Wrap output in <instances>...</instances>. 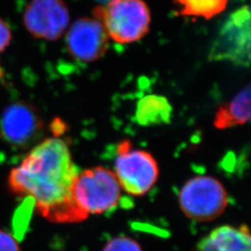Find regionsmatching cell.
Segmentation results:
<instances>
[{
	"instance_id": "cell-1",
	"label": "cell",
	"mask_w": 251,
	"mask_h": 251,
	"mask_svg": "<svg viewBox=\"0 0 251 251\" xmlns=\"http://www.w3.org/2000/svg\"><path fill=\"white\" fill-rule=\"evenodd\" d=\"M77 173L68 144L53 136L36 144L10 171L8 188L16 197L33 199L36 211L51 223H80L89 216L73 199Z\"/></svg>"
},
{
	"instance_id": "cell-2",
	"label": "cell",
	"mask_w": 251,
	"mask_h": 251,
	"mask_svg": "<svg viewBox=\"0 0 251 251\" xmlns=\"http://www.w3.org/2000/svg\"><path fill=\"white\" fill-rule=\"evenodd\" d=\"M94 16L109 38L119 44L141 40L151 25V13L144 0H108L95 9Z\"/></svg>"
},
{
	"instance_id": "cell-3",
	"label": "cell",
	"mask_w": 251,
	"mask_h": 251,
	"mask_svg": "<svg viewBox=\"0 0 251 251\" xmlns=\"http://www.w3.org/2000/svg\"><path fill=\"white\" fill-rule=\"evenodd\" d=\"M73 199L87 216L110 212L122 198V188L114 171L94 167L78 171L72 189Z\"/></svg>"
},
{
	"instance_id": "cell-4",
	"label": "cell",
	"mask_w": 251,
	"mask_h": 251,
	"mask_svg": "<svg viewBox=\"0 0 251 251\" xmlns=\"http://www.w3.org/2000/svg\"><path fill=\"white\" fill-rule=\"evenodd\" d=\"M115 174L123 191L132 197L149 193L159 178L158 164L151 152L134 149L130 141L117 144Z\"/></svg>"
},
{
	"instance_id": "cell-5",
	"label": "cell",
	"mask_w": 251,
	"mask_h": 251,
	"mask_svg": "<svg viewBox=\"0 0 251 251\" xmlns=\"http://www.w3.org/2000/svg\"><path fill=\"white\" fill-rule=\"evenodd\" d=\"M179 205L189 219L210 222L225 212L229 205V196L219 179L197 176L188 179L180 189Z\"/></svg>"
},
{
	"instance_id": "cell-6",
	"label": "cell",
	"mask_w": 251,
	"mask_h": 251,
	"mask_svg": "<svg viewBox=\"0 0 251 251\" xmlns=\"http://www.w3.org/2000/svg\"><path fill=\"white\" fill-rule=\"evenodd\" d=\"M208 60L250 66L251 9L249 6L234 10L225 20L209 50Z\"/></svg>"
},
{
	"instance_id": "cell-7",
	"label": "cell",
	"mask_w": 251,
	"mask_h": 251,
	"mask_svg": "<svg viewBox=\"0 0 251 251\" xmlns=\"http://www.w3.org/2000/svg\"><path fill=\"white\" fill-rule=\"evenodd\" d=\"M23 20L31 36L54 41L67 30L70 13L63 0H31L25 9Z\"/></svg>"
},
{
	"instance_id": "cell-8",
	"label": "cell",
	"mask_w": 251,
	"mask_h": 251,
	"mask_svg": "<svg viewBox=\"0 0 251 251\" xmlns=\"http://www.w3.org/2000/svg\"><path fill=\"white\" fill-rule=\"evenodd\" d=\"M109 40L104 27L97 19H78L66 35V46L70 54L86 63L97 61L106 53Z\"/></svg>"
},
{
	"instance_id": "cell-9",
	"label": "cell",
	"mask_w": 251,
	"mask_h": 251,
	"mask_svg": "<svg viewBox=\"0 0 251 251\" xmlns=\"http://www.w3.org/2000/svg\"><path fill=\"white\" fill-rule=\"evenodd\" d=\"M42 128L36 108L24 101L10 103L0 117V136L8 144L25 146Z\"/></svg>"
},
{
	"instance_id": "cell-10",
	"label": "cell",
	"mask_w": 251,
	"mask_h": 251,
	"mask_svg": "<svg viewBox=\"0 0 251 251\" xmlns=\"http://www.w3.org/2000/svg\"><path fill=\"white\" fill-rule=\"evenodd\" d=\"M198 251H251L250 229L246 225L220 226L199 242Z\"/></svg>"
},
{
	"instance_id": "cell-11",
	"label": "cell",
	"mask_w": 251,
	"mask_h": 251,
	"mask_svg": "<svg viewBox=\"0 0 251 251\" xmlns=\"http://www.w3.org/2000/svg\"><path fill=\"white\" fill-rule=\"evenodd\" d=\"M251 86L248 85L216 112L214 126L226 129L247 124L251 119Z\"/></svg>"
},
{
	"instance_id": "cell-12",
	"label": "cell",
	"mask_w": 251,
	"mask_h": 251,
	"mask_svg": "<svg viewBox=\"0 0 251 251\" xmlns=\"http://www.w3.org/2000/svg\"><path fill=\"white\" fill-rule=\"evenodd\" d=\"M172 106L166 97L157 94H149L137 103L136 120L140 125L149 126L167 124L171 121Z\"/></svg>"
},
{
	"instance_id": "cell-13",
	"label": "cell",
	"mask_w": 251,
	"mask_h": 251,
	"mask_svg": "<svg viewBox=\"0 0 251 251\" xmlns=\"http://www.w3.org/2000/svg\"><path fill=\"white\" fill-rule=\"evenodd\" d=\"M176 2L180 6V15L209 20L223 13L229 0H176Z\"/></svg>"
},
{
	"instance_id": "cell-14",
	"label": "cell",
	"mask_w": 251,
	"mask_h": 251,
	"mask_svg": "<svg viewBox=\"0 0 251 251\" xmlns=\"http://www.w3.org/2000/svg\"><path fill=\"white\" fill-rule=\"evenodd\" d=\"M102 251H144L137 240L126 235H118L110 239Z\"/></svg>"
},
{
	"instance_id": "cell-15",
	"label": "cell",
	"mask_w": 251,
	"mask_h": 251,
	"mask_svg": "<svg viewBox=\"0 0 251 251\" xmlns=\"http://www.w3.org/2000/svg\"><path fill=\"white\" fill-rule=\"evenodd\" d=\"M0 251H22L18 240L11 233L0 229Z\"/></svg>"
},
{
	"instance_id": "cell-16",
	"label": "cell",
	"mask_w": 251,
	"mask_h": 251,
	"mask_svg": "<svg viewBox=\"0 0 251 251\" xmlns=\"http://www.w3.org/2000/svg\"><path fill=\"white\" fill-rule=\"evenodd\" d=\"M12 40L11 29L7 22L0 18V53L9 48Z\"/></svg>"
}]
</instances>
